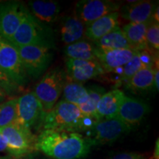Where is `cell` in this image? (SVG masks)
Returning a JSON list of instances; mask_svg holds the SVG:
<instances>
[{"mask_svg":"<svg viewBox=\"0 0 159 159\" xmlns=\"http://www.w3.org/2000/svg\"><path fill=\"white\" fill-rule=\"evenodd\" d=\"M89 139L78 133L43 130L36 138L35 150L53 159H80L89 153Z\"/></svg>","mask_w":159,"mask_h":159,"instance_id":"obj_1","label":"cell"},{"mask_svg":"<svg viewBox=\"0 0 159 159\" xmlns=\"http://www.w3.org/2000/svg\"><path fill=\"white\" fill-rule=\"evenodd\" d=\"M96 121L84 116L78 106L64 99L57 102L45 114L42 125L44 130H56L78 133L87 131Z\"/></svg>","mask_w":159,"mask_h":159,"instance_id":"obj_2","label":"cell"},{"mask_svg":"<svg viewBox=\"0 0 159 159\" xmlns=\"http://www.w3.org/2000/svg\"><path fill=\"white\" fill-rule=\"evenodd\" d=\"M8 41L16 47L33 45L50 49L55 48V38L52 29L48 25L38 21L29 9L17 30Z\"/></svg>","mask_w":159,"mask_h":159,"instance_id":"obj_3","label":"cell"},{"mask_svg":"<svg viewBox=\"0 0 159 159\" xmlns=\"http://www.w3.org/2000/svg\"><path fill=\"white\" fill-rule=\"evenodd\" d=\"M66 74L59 67L47 71L35 85L34 94L41 103L45 114L50 111L62 94Z\"/></svg>","mask_w":159,"mask_h":159,"instance_id":"obj_4","label":"cell"},{"mask_svg":"<svg viewBox=\"0 0 159 159\" xmlns=\"http://www.w3.org/2000/svg\"><path fill=\"white\" fill-rule=\"evenodd\" d=\"M21 64L27 76L37 79L47 71L52 61V49L39 46L16 47Z\"/></svg>","mask_w":159,"mask_h":159,"instance_id":"obj_5","label":"cell"},{"mask_svg":"<svg viewBox=\"0 0 159 159\" xmlns=\"http://www.w3.org/2000/svg\"><path fill=\"white\" fill-rule=\"evenodd\" d=\"M131 130L129 126L120 119L114 117L95 122L93 126L87 130L91 146L111 144L120 139Z\"/></svg>","mask_w":159,"mask_h":159,"instance_id":"obj_6","label":"cell"},{"mask_svg":"<svg viewBox=\"0 0 159 159\" xmlns=\"http://www.w3.org/2000/svg\"><path fill=\"white\" fill-rule=\"evenodd\" d=\"M0 134L7 142V150L13 156H23L35 150L36 138L30 129L14 122L0 128Z\"/></svg>","mask_w":159,"mask_h":159,"instance_id":"obj_7","label":"cell"},{"mask_svg":"<svg viewBox=\"0 0 159 159\" xmlns=\"http://www.w3.org/2000/svg\"><path fill=\"white\" fill-rule=\"evenodd\" d=\"M0 69L17 86H24L28 76L21 64L19 52L14 45L0 36Z\"/></svg>","mask_w":159,"mask_h":159,"instance_id":"obj_8","label":"cell"},{"mask_svg":"<svg viewBox=\"0 0 159 159\" xmlns=\"http://www.w3.org/2000/svg\"><path fill=\"white\" fill-rule=\"evenodd\" d=\"M120 3L111 0H80L75 5V15L85 27L104 16L119 12Z\"/></svg>","mask_w":159,"mask_h":159,"instance_id":"obj_9","label":"cell"},{"mask_svg":"<svg viewBox=\"0 0 159 159\" xmlns=\"http://www.w3.org/2000/svg\"><path fill=\"white\" fill-rule=\"evenodd\" d=\"M28 9L17 1L0 3V36L9 41L14 35Z\"/></svg>","mask_w":159,"mask_h":159,"instance_id":"obj_10","label":"cell"},{"mask_svg":"<svg viewBox=\"0 0 159 159\" xmlns=\"http://www.w3.org/2000/svg\"><path fill=\"white\" fill-rule=\"evenodd\" d=\"M45 113L41 103L34 93H26L17 99L16 122L28 129H30L39 122L42 124Z\"/></svg>","mask_w":159,"mask_h":159,"instance_id":"obj_11","label":"cell"},{"mask_svg":"<svg viewBox=\"0 0 159 159\" xmlns=\"http://www.w3.org/2000/svg\"><path fill=\"white\" fill-rule=\"evenodd\" d=\"M66 74L69 78L78 83L85 82L104 75L105 71L97 60L66 59Z\"/></svg>","mask_w":159,"mask_h":159,"instance_id":"obj_12","label":"cell"},{"mask_svg":"<svg viewBox=\"0 0 159 159\" xmlns=\"http://www.w3.org/2000/svg\"><path fill=\"white\" fill-rule=\"evenodd\" d=\"M136 52V51L131 49H102L97 48L96 57L105 72H115L128 63Z\"/></svg>","mask_w":159,"mask_h":159,"instance_id":"obj_13","label":"cell"},{"mask_svg":"<svg viewBox=\"0 0 159 159\" xmlns=\"http://www.w3.org/2000/svg\"><path fill=\"white\" fill-rule=\"evenodd\" d=\"M150 108L148 103L141 99L125 96L123 99L116 117L132 128L139 125L148 114Z\"/></svg>","mask_w":159,"mask_h":159,"instance_id":"obj_14","label":"cell"},{"mask_svg":"<svg viewBox=\"0 0 159 159\" xmlns=\"http://www.w3.org/2000/svg\"><path fill=\"white\" fill-rule=\"evenodd\" d=\"M128 4L120 7L119 16L128 20L130 23H145L152 19L158 3L150 0L128 2Z\"/></svg>","mask_w":159,"mask_h":159,"instance_id":"obj_15","label":"cell"},{"mask_svg":"<svg viewBox=\"0 0 159 159\" xmlns=\"http://www.w3.org/2000/svg\"><path fill=\"white\" fill-rule=\"evenodd\" d=\"M158 57L152 50L137 52L128 63L119 69L121 80L127 83L134 75L141 69L147 67H154L158 63Z\"/></svg>","mask_w":159,"mask_h":159,"instance_id":"obj_16","label":"cell"},{"mask_svg":"<svg viewBox=\"0 0 159 159\" xmlns=\"http://www.w3.org/2000/svg\"><path fill=\"white\" fill-rule=\"evenodd\" d=\"M125 97L124 92L117 89L105 92L97 105V121L116 117Z\"/></svg>","mask_w":159,"mask_h":159,"instance_id":"obj_17","label":"cell"},{"mask_svg":"<svg viewBox=\"0 0 159 159\" xmlns=\"http://www.w3.org/2000/svg\"><path fill=\"white\" fill-rule=\"evenodd\" d=\"M119 12L109 13L87 26L85 36L93 43L119 27Z\"/></svg>","mask_w":159,"mask_h":159,"instance_id":"obj_18","label":"cell"},{"mask_svg":"<svg viewBox=\"0 0 159 159\" xmlns=\"http://www.w3.org/2000/svg\"><path fill=\"white\" fill-rule=\"evenodd\" d=\"M28 5L31 14L38 21L46 25L56 21L61 11L58 2L55 1L35 0L29 2Z\"/></svg>","mask_w":159,"mask_h":159,"instance_id":"obj_19","label":"cell"},{"mask_svg":"<svg viewBox=\"0 0 159 159\" xmlns=\"http://www.w3.org/2000/svg\"><path fill=\"white\" fill-rule=\"evenodd\" d=\"M150 20L145 23H130L125 25L122 30L127 41L133 50L136 52L151 50L146 39L147 29Z\"/></svg>","mask_w":159,"mask_h":159,"instance_id":"obj_20","label":"cell"},{"mask_svg":"<svg viewBox=\"0 0 159 159\" xmlns=\"http://www.w3.org/2000/svg\"><path fill=\"white\" fill-rule=\"evenodd\" d=\"M85 29L84 24L75 14L66 16L60 27L61 41L66 45L80 41L85 36Z\"/></svg>","mask_w":159,"mask_h":159,"instance_id":"obj_21","label":"cell"},{"mask_svg":"<svg viewBox=\"0 0 159 159\" xmlns=\"http://www.w3.org/2000/svg\"><path fill=\"white\" fill-rule=\"evenodd\" d=\"M62 92L65 101L77 106L84 104L89 99L87 88L83 86L81 83L76 82L70 79L67 75L63 84Z\"/></svg>","mask_w":159,"mask_h":159,"instance_id":"obj_22","label":"cell"},{"mask_svg":"<svg viewBox=\"0 0 159 159\" xmlns=\"http://www.w3.org/2000/svg\"><path fill=\"white\" fill-rule=\"evenodd\" d=\"M96 47L94 43L85 40H80L64 48V54L66 58L76 60H97Z\"/></svg>","mask_w":159,"mask_h":159,"instance_id":"obj_23","label":"cell"},{"mask_svg":"<svg viewBox=\"0 0 159 159\" xmlns=\"http://www.w3.org/2000/svg\"><path fill=\"white\" fill-rule=\"evenodd\" d=\"M97 48L102 49H130L122 28L117 27L110 33L94 42Z\"/></svg>","mask_w":159,"mask_h":159,"instance_id":"obj_24","label":"cell"},{"mask_svg":"<svg viewBox=\"0 0 159 159\" xmlns=\"http://www.w3.org/2000/svg\"><path fill=\"white\" fill-rule=\"evenodd\" d=\"M156 66L154 67H147L139 70L126 83L127 87L137 91L150 90L153 87Z\"/></svg>","mask_w":159,"mask_h":159,"instance_id":"obj_25","label":"cell"},{"mask_svg":"<svg viewBox=\"0 0 159 159\" xmlns=\"http://www.w3.org/2000/svg\"><path fill=\"white\" fill-rule=\"evenodd\" d=\"M89 93V99L84 104L78 105V108L84 116L97 121V105L99 99L105 93V89L99 85L87 88Z\"/></svg>","mask_w":159,"mask_h":159,"instance_id":"obj_26","label":"cell"},{"mask_svg":"<svg viewBox=\"0 0 159 159\" xmlns=\"http://www.w3.org/2000/svg\"><path fill=\"white\" fill-rule=\"evenodd\" d=\"M17 99H12L0 104V128L16 122Z\"/></svg>","mask_w":159,"mask_h":159,"instance_id":"obj_27","label":"cell"},{"mask_svg":"<svg viewBox=\"0 0 159 159\" xmlns=\"http://www.w3.org/2000/svg\"><path fill=\"white\" fill-rule=\"evenodd\" d=\"M147 43L149 48L158 52L159 49V24L151 19L147 29Z\"/></svg>","mask_w":159,"mask_h":159,"instance_id":"obj_28","label":"cell"},{"mask_svg":"<svg viewBox=\"0 0 159 159\" xmlns=\"http://www.w3.org/2000/svg\"><path fill=\"white\" fill-rule=\"evenodd\" d=\"M0 87L3 89L6 94L15 92L18 89L17 85L12 81L10 77L0 69Z\"/></svg>","mask_w":159,"mask_h":159,"instance_id":"obj_29","label":"cell"},{"mask_svg":"<svg viewBox=\"0 0 159 159\" xmlns=\"http://www.w3.org/2000/svg\"><path fill=\"white\" fill-rule=\"evenodd\" d=\"M111 159H147L144 155L138 152H122L117 154Z\"/></svg>","mask_w":159,"mask_h":159,"instance_id":"obj_30","label":"cell"},{"mask_svg":"<svg viewBox=\"0 0 159 159\" xmlns=\"http://www.w3.org/2000/svg\"><path fill=\"white\" fill-rule=\"evenodd\" d=\"M159 71H158V63H157L156 67H155V73H154V80H153V87L156 91H158L159 89Z\"/></svg>","mask_w":159,"mask_h":159,"instance_id":"obj_31","label":"cell"},{"mask_svg":"<svg viewBox=\"0 0 159 159\" xmlns=\"http://www.w3.org/2000/svg\"><path fill=\"white\" fill-rule=\"evenodd\" d=\"M7 150V142L4 137L0 134V152Z\"/></svg>","mask_w":159,"mask_h":159,"instance_id":"obj_32","label":"cell"},{"mask_svg":"<svg viewBox=\"0 0 159 159\" xmlns=\"http://www.w3.org/2000/svg\"><path fill=\"white\" fill-rule=\"evenodd\" d=\"M158 139L156 142V150H155V153H154V157L155 159H158Z\"/></svg>","mask_w":159,"mask_h":159,"instance_id":"obj_33","label":"cell"},{"mask_svg":"<svg viewBox=\"0 0 159 159\" xmlns=\"http://www.w3.org/2000/svg\"><path fill=\"white\" fill-rule=\"evenodd\" d=\"M5 96H6V93L4 91L3 89L0 87V97H5Z\"/></svg>","mask_w":159,"mask_h":159,"instance_id":"obj_34","label":"cell"},{"mask_svg":"<svg viewBox=\"0 0 159 159\" xmlns=\"http://www.w3.org/2000/svg\"><path fill=\"white\" fill-rule=\"evenodd\" d=\"M4 99V97H0V102H2V101Z\"/></svg>","mask_w":159,"mask_h":159,"instance_id":"obj_35","label":"cell"}]
</instances>
